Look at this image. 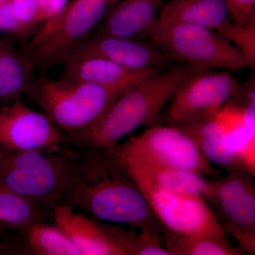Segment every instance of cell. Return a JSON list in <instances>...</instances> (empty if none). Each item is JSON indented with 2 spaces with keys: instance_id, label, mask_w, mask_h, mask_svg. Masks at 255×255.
<instances>
[{
  "instance_id": "12",
  "label": "cell",
  "mask_w": 255,
  "mask_h": 255,
  "mask_svg": "<svg viewBox=\"0 0 255 255\" xmlns=\"http://www.w3.org/2000/svg\"><path fill=\"white\" fill-rule=\"evenodd\" d=\"M82 57L103 58L137 70H164L175 62L152 41L100 34L75 45L62 61Z\"/></svg>"
},
{
  "instance_id": "5",
  "label": "cell",
  "mask_w": 255,
  "mask_h": 255,
  "mask_svg": "<svg viewBox=\"0 0 255 255\" xmlns=\"http://www.w3.org/2000/svg\"><path fill=\"white\" fill-rule=\"evenodd\" d=\"M147 40L194 70L236 72L251 67L241 50L209 28L158 23Z\"/></svg>"
},
{
  "instance_id": "22",
  "label": "cell",
  "mask_w": 255,
  "mask_h": 255,
  "mask_svg": "<svg viewBox=\"0 0 255 255\" xmlns=\"http://www.w3.org/2000/svg\"><path fill=\"white\" fill-rule=\"evenodd\" d=\"M44 213L43 208L0 184V222L25 231L43 221Z\"/></svg>"
},
{
  "instance_id": "30",
  "label": "cell",
  "mask_w": 255,
  "mask_h": 255,
  "mask_svg": "<svg viewBox=\"0 0 255 255\" xmlns=\"http://www.w3.org/2000/svg\"><path fill=\"white\" fill-rule=\"evenodd\" d=\"M113 1V0H109V1Z\"/></svg>"
},
{
  "instance_id": "17",
  "label": "cell",
  "mask_w": 255,
  "mask_h": 255,
  "mask_svg": "<svg viewBox=\"0 0 255 255\" xmlns=\"http://www.w3.org/2000/svg\"><path fill=\"white\" fill-rule=\"evenodd\" d=\"M119 159L128 171L140 174L162 190L174 194L200 196L206 201L209 199L211 180H208L201 174L186 169L130 159Z\"/></svg>"
},
{
  "instance_id": "15",
  "label": "cell",
  "mask_w": 255,
  "mask_h": 255,
  "mask_svg": "<svg viewBox=\"0 0 255 255\" xmlns=\"http://www.w3.org/2000/svg\"><path fill=\"white\" fill-rule=\"evenodd\" d=\"M162 0H123L102 19L100 35L147 39L159 23Z\"/></svg>"
},
{
  "instance_id": "14",
  "label": "cell",
  "mask_w": 255,
  "mask_h": 255,
  "mask_svg": "<svg viewBox=\"0 0 255 255\" xmlns=\"http://www.w3.org/2000/svg\"><path fill=\"white\" fill-rule=\"evenodd\" d=\"M55 224L66 233L82 255H126L98 221L56 203L52 207Z\"/></svg>"
},
{
  "instance_id": "27",
  "label": "cell",
  "mask_w": 255,
  "mask_h": 255,
  "mask_svg": "<svg viewBox=\"0 0 255 255\" xmlns=\"http://www.w3.org/2000/svg\"><path fill=\"white\" fill-rule=\"evenodd\" d=\"M68 0H46V4L37 15V24L45 22L47 20L59 14L68 5Z\"/></svg>"
},
{
  "instance_id": "9",
  "label": "cell",
  "mask_w": 255,
  "mask_h": 255,
  "mask_svg": "<svg viewBox=\"0 0 255 255\" xmlns=\"http://www.w3.org/2000/svg\"><path fill=\"white\" fill-rule=\"evenodd\" d=\"M232 72L196 70L181 83L166 107L170 125L189 123L217 113L240 89Z\"/></svg>"
},
{
  "instance_id": "8",
  "label": "cell",
  "mask_w": 255,
  "mask_h": 255,
  "mask_svg": "<svg viewBox=\"0 0 255 255\" xmlns=\"http://www.w3.org/2000/svg\"><path fill=\"white\" fill-rule=\"evenodd\" d=\"M207 202L226 235L232 236L243 253H255V185L253 175L243 170L229 171L211 180Z\"/></svg>"
},
{
  "instance_id": "28",
  "label": "cell",
  "mask_w": 255,
  "mask_h": 255,
  "mask_svg": "<svg viewBox=\"0 0 255 255\" xmlns=\"http://www.w3.org/2000/svg\"><path fill=\"white\" fill-rule=\"evenodd\" d=\"M36 1V4L37 6V8H38V13L39 12L40 10L43 7L45 4H46V0H35ZM38 15V14H37Z\"/></svg>"
},
{
  "instance_id": "19",
  "label": "cell",
  "mask_w": 255,
  "mask_h": 255,
  "mask_svg": "<svg viewBox=\"0 0 255 255\" xmlns=\"http://www.w3.org/2000/svg\"><path fill=\"white\" fill-rule=\"evenodd\" d=\"M31 66L18 53L11 38H0V103L19 100L27 93L32 83Z\"/></svg>"
},
{
  "instance_id": "1",
  "label": "cell",
  "mask_w": 255,
  "mask_h": 255,
  "mask_svg": "<svg viewBox=\"0 0 255 255\" xmlns=\"http://www.w3.org/2000/svg\"><path fill=\"white\" fill-rule=\"evenodd\" d=\"M90 150L59 203L81 209L97 221L149 229L162 236L164 228L114 147Z\"/></svg>"
},
{
  "instance_id": "23",
  "label": "cell",
  "mask_w": 255,
  "mask_h": 255,
  "mask_svg": "<svg viewBox=\"0 0 255 255\" xmlns=\"http://www.w3.org/2000/svg\"><path fill=\"white\" fill-rule=\"evenodd\" d=\"M101 224L126 255H172L164 247L162 236L151 230L140 229L137 232L113 225Z\"/></svg>"
},
{
  "instance_id": "16",
  "label": "cell",
  "mask_w": 255,
  "mask_h": 255,
  "mask_svg": "<svg viewBox=\"0 0 255 255\" xmlns=\"http://www.w3.org/2000/svg\"><path fill=\"white\" fill-rule=\"evenodd\" d=\"M159 23L201 26L223 37L233 24L224 0H168L159 11Z\"/></svg>"
},
{
  "instance_id": "24",
  "label": "cell",
  "mask_w": 255,
  "mask_h": 255,
  "mask_svg": "<svg viewBox=\"0 0 255 255\" xmlns=\"http://www.w3.org/2000/svg\"><path fill=\"white\" fill-rule=\"evenodd\" d=\"M233 23L241 26L255 23V0H224Z\"/></svg>"
},
{
  "instance_id": "11",
  "label": "cell",
  "mask_w": 255,
  "mask_h": 255,
  "mask_svg": "<svg viewBox=\"0 0 255 255\" xmlns=\"http://www.w3.org/2000/svg\"><path fill=\"white\" fill-rule=\"evenodd\" d=\"M68 137L46 114L19 100L0 107V147L23 152L62 150Z\"/></svg>"
},
{
  "instance_id": "18",
  "label": "cell",
  "mask_w": 255,
  "mask_h": 255,
  "mask_svg": "<svg viewBox=\"0 0 255 255\" xmlns=\"http://www.w3.org/2000/svg\"><path fill=\"white\" fill-rule=\"evenodd\" d=\"M216 114L176 127L180 128L194 140L210 163L228 172L242 170L238 159L228 145L226 133Z\"/></svg>"
},
{
  "instance_id": "29",
  "label": "cell",
  "mask_w": 255,
  "mask_h": 255,
  "mask_svg": "<svg viewBox=\"0 0 255 255\" xmlns=\"http://www.w3.org/2000/svg\"><path fill=\"white\" fill-rule=\"evenodd\" d=\"M7 1V0H0V6H1V5H2L3 4H4L5 1Z\"/></svg>"
},
{
  "instance_id": "10",
  "label": "cell",
  "mask_w": 255,
  "mask_h": 255,
  "mask_svg": "<svg viewBox=\"0 0 255 255\" xmlns=\"http://www.w3.org/2000/svg\"><path fill=\"white\" fill-rule=\"evenodd\" d=\"M128 172L140 188L155 217L166 231L182 235L227 236L204 198L168 192L140 174Z\"/></svg>"
},
{
  "instance_id": "20",
  "label": "cell",
  "mask_w": 255,
  "mask_h": 255,
  "mask_svg": "<svg viewBox=\"0 0 255 255\" xmlns=\"http://www.w3.org/2000/svg\"><path fill=\"white\" fill-rule=\"evenodd\" d=\"M162 242L172 255H243L227 236L211 234H177L164 230Z\"/></svg>"
},
{
  "instance_id": "26",
  "label": "cell",
  "mask_w": 255,
  "mask_h": 255,
  "mask_svg": "<svg viewBox=\"0 0 255 255\" xmlns=\"http://www.w3.org/2000/svg\"><path fill=\"white\" fill-rule=\"evenodd\" d=\"M0 31L11 34L26 33L15 16L11 0L0 6Z\"/></svg>"
},
{
  "instance_id": "3",
  "label": "cell",
  "mask_w": 255,
  "mask_h": 255,
  "mask_svg": "<svg viewBox=\"0 0 255 255\" xmlns=\"http://www.w3.org/2000/svg\"><path fill=\"white\" fill-rule=\"evenodd\" d=\"M82 161L65 147L52 152L0 147V184L43 209H52L78 176Z\"/></svg>"
},
{
  "instance_id": "21",
  "label": "cell",
  "mask_w": 255,
  "mask_h": 255,
  "mask_svg": "<svg viewBox=\"0 0 255 255\" xmlns=\"http://www.w3.org/2000/svg\"><path fill=\"white\" fill-rule=\"evenodd\" d=\"M29 251L38 255H82L81 251L56 224L43 221L25 230Z\"/></svg>"
},
{
  "instance_id": "4",
  "label": "cell",
  "mask_w": 255,
  "mask_h": 255,
  "mask_svg": "<svg viewBox=\"0 0 255 255\" xmlns=\"http://www.w3.org/2000/svg\"><path fill=\"white\" fill-rule=\"evenodd\" d=\"M122 93L65 78H41L32 82L27 92L30 99L67 136L95 123Z\"/></svg>"
},
{
  "instance_id": "7",
  "label": "cell",
  "mask_w": 255,
  "mask_h": 255,
  "mask_svg": "<svg viewBox=\"0 0 255 255\" xmlns=\"http://www.w3.org/2000/svg\"><path fill=\"white\" fill-rule=\"evenodd\" d=\"M114 150L120 159L186 169L203 176L217 174L194 140L180 128L170 124L150 126Z\"/></svg>"
},
{
  "instance_id": "6",
  "label": "cell",
  "mask_w": 255,
  "mask_h": 255,
  "mask_svg": "<svg viewBox=\"0 0 255 255\" xmlns=\"http://www.w3.org/2000/svg\"><path fill=\"white\" fill-rule=\"evenodd\" d=\"M108 2L74 0L59 14L43 22L26 50L25 58L30 65L41 68L63 60L102 21Z\"/></svg>"
},
{
  "instance_id": "25",
  "label": "cell",
  "mask_w": 255,
  "mask_h": 255,
  "mask_svg": "<svg viewBox=\"0 0 255 255\" xmlns=\"http://www.w3.org/2000/svg\"><path fill=\"white\" fill-rule=\"evenodd\" d=\"M15 16L22 26L25 33L37 24L38 14L35 0H11Z\"/></svg>"
},
{
  "instance_id": "2",
  "label": "cell",
  "mask_w": 255,
  "mask_h": 255,
  "mask_svg": "<svg viewBox=\"0 0 255 255\" xmlns=\"http://www.w3.org/2000/svg\"><path fill=\"white\" fill-rule=\"evenodd\" d=\"M196 70L174 65L126 90L90 127L68 135L67 143L90 149H112L138 128L162 117L181 83Z\"/></svg>"
},
{
  "instance_id": "13",
  "label": "cell",
  "mask_w": 255,
  "mask_h": 255,
  "mask_svg": "<svg viewBox=\"0 0 255 255\" xmlns=\"http://www.w3.org/2000/svg\"><path fill=\"white\" fill-rule=\"evenodd\" d=\"M62 78L124 92L163 70H137L96 57L65 60Z\"/></svg>"
}]
</instances>
